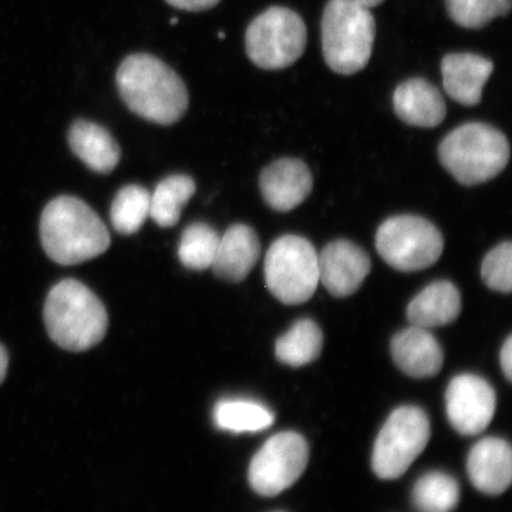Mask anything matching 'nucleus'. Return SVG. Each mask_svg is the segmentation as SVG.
<instances>
[{
	"mask_svg": "<svg viewBox=\"0 0 512 512\" xmlns=\"http://www.w3.org/2000/svg\"><path fill=\"white\" fill-rule=\"evenodd\" d=\"M116 83L128 109L163 126L183 119L190 103L183 79L146 53L126 57L117 70Z\"/></svg>",
	"mask_w": 512,
	"mask_h": 512,
	"instance_id": "f257e3e1",
	"label": "nucleus"
},
{
	"mask_svg": "<svg viewBox=\"0 0 512 512\" xmlns=\"http://www.w3.org/2000/svg\"><path fill=\"white\" fill-rule=\"evenodd\" d=\"M40 239L49 258L60 265L82 264L110 247L109 231L99 215L86 202L67 195L46 205Z\"/></svg>",
	"mask_w": 512,
	"mask_h": 512,
	"instance_id": "f03ea898",
	"label": "nucleus"
},
{
	"mask_svg": "<svg viewBox=\"0 0 512 512\" xmlns=\"http://www.w3.org/2000/svg\"><path fill=\"white\" fill-rule=\"evenodd\" d=\"M45 323L57 346L70 352H84L99 345L106 336L109 315L86 285L64 279L47 296Z\"/></svg>",
	"mask_w": 512,
	"mask_h": 512,
	"instance_id": "7ed1b4c3",
	"label": "nucleus"
},
{
	"mask_svg": "<svg viewBox=\"0 0 512 512\" xmlns=\"http://www.w3.org/2000/svg\"><path fill=\"white\" fill-rule=\"evenodd\" d=\"M376 20L357 0H329L322 16V49L335 73L355 74L372 57Z\"/></svg>",
	"mask_w": 512,
	"mask_h": 512,
	"instance_id": "20e7f679",
	"label": "nucleus"
},
{
	"mask_svg": "<svg viewBox=\"0 0 512 512\" xmlns=\"http://www.w3.org/2000/svg\"><path fill=\"white\" fill-rule=\"evenodd\" d=\"M439 158L458 183L471 187L503 173L510 161V143L497 128L467 123L441 141Z\"/></svg>",
	"mask_w": 512,
	"mask_h": 512,
	"instance_id": "39448f33",
	"label": "nucleus"
},
{
	"mask_svg": "<svg viewBox=\"0 0 512 512\" xmlns=\"http://www.w3.org/2000/svg\"><path fill=\"white\" fill-rule=\"evenodd\" d=\"M265 281L285 305L308 302L319 285L318 252L308 239L296 235L276 239L266 254Z\"/></svg>",
	"mask_w": 512,
	"mask_h": 512,
	"instance_id": "423d86ee",
	"label": "nucleus"
},
{
	"mask_svg": "<svg viewBox=\"0 0 512 512\" xmlns=\"http://www.w3.org/2000/svg\"><path fill=\"white\" fill-rule=\"evenodd\" d=\"M245 46L255 66L265 70L286 69L305 52V23L293 10L275 6L252 20Z\"/></svg>",
	"mask_w": 512,
	"mask_h": 512,
	"instance_id": "0eeeda50",
	"label": "nucleus"
},
{
	"mask_svg": "<svg viewBox=\"0 0 512 512\" xmlns=\"http://www.w3.org/2000/svg\"><path fill=\"white\" fill-rule=\"evenodd\" d=\"M444 239L430 221L416 215H399L384 221L376 234V249L397 271L429 268L443 254Z\"/></svg>",
	"mask_w": 512,
	"mask_h": 512,
	"instance_id": "6e6552de",
	"label": "nucleus"
},
{
	"mask_svg": "<svg viewBox=\"0 0 512 512\" xmlns=\"http://www.w3.org/2000/svg\"><path fill=\"white\" fill-rule=\"evenodd\" d=\"M430 440V421L424 410L403 406L384 423L373 448L372 466L376 476L394 480L406 473Z\"/></svg>",
	"mask_w": 512,
	"mask_h": 512,
	"instance_id": "1a4fd4ad",
	"label": "nucleus"
},
{
	"mask_svg": "<svg viewBox=\"0 0 512 512\" xmlns=\"http://www.w3.org/2000/svg\"><path fill=\"white\" fill-rule=\"evenodd\" d=\"M308 460V444L301 434L293 431L276 434L252 458L249 483L256 493L274 497L299 480Z\"/></svg>",
	"mask_w": 512,
	"mask_h": 512,
	"instance_id": "9d476101",
	"label": "nucleus"
},
{
	"mask_svg": "<svg viewBox=\"0 0 512 512\" xmlns=\"http://www.w3.org/2000/svg\"><path fill=\"white\" fill-rule=\"evenodd\" d=\"M497 397L483 377L460 375L448 384L447 417L451 426L463 436L483 433L493 420Z\"/></svg>",
	"mask_w": 512,
	"mask_h": 512,
	"instance_id": "9b49d317",
	"label": "nucleus"
},
{
	"mask_svg": "<svg viewBox=\"0 0 512 512\" xmlns=\"http://www.w3.org/2000/svg\"><path fill=\"white\" fill-rule=\"evenodd\" d=\"M319 282L336 298L353 295L369 275V255L353 242H330L318 254Z\"/></svg>",
	"mask_w": 512,
	"mask_h": 512,
	"instance_id": "f8f14e48",
	"label": "nucleus"
},
{
	"mask_svg": "<svg viewBox=\"0 0 512 512\" xmlns=\"http://www.w3.org/2000/svg\"><path fill=\"white\" fill-rule=\"evenodd\" d=\"M262 197L275 211L288 212L299 207L313 188L308 165L296 158H281L265 168L259 177Z\"/></svg>",
	"mask_w": 512,
	"mask_h": 512,
	"instance_id": "ddd939ff",
	"label": "nucleus"
},
{
	"mask_svg": "<svg viewBox=\"0 0 512 512\" xmlns=\"http://www.w3.org/2000/svg\"><path fill=\"white\" fill-rule=\"evenodd\" d=\"M467 471L477 490L490 495L503 494L512 480L510 444L497 437L478 441L468 456Z\"/></svg>",
	"mask_w": 512,
	"mask_h": 512,
	"instance_id": "4468645a",
	"label": "nucleus"
},
{
	"mask_svg": "<svg viewBox=\"0 0 512 512\" xmlns=\"http://www.w3.org/2000/svg\"><path fill=\"white\" fill-rule=\"evenodd\" d=\"M494 64L473 53H450L443 57L441 74L448 96L463 106H476L487 80L493 74Z\"/></svg>",
	"mask_w": 512,
	"mask_h": 512,
	"instance_id": "2eb2a0df",
	"label": "nucleus"
},
{
	"mask_svg": "<svg viewBox=\"0 0 512 512\" xmlns=\"http://www.w3.org/2000/svg\"><path fill=\"white\" fill-rule=\"evenodd\" d=\"M394 363L404 375L414 379H429L436 376L443 366V350L436 338L427 329H404L392 340Z\"/></svg>",
	"mask_w": 512,
	"mask_h": 512,
	"instance_id": "dca6fc26",
	"label": "nucleus"
},
{
	"mask_svg": "<svg viewBox=\"0 0 512 512\" xmlns=\"http://www.w3.org/2000/svg\"><path fill=\"white\" fill-rule=\"evenodd\" d=\"M259 256L261 242L254 229L244 224L232 225L220 237L211 268L222 281L241 282L254 269Z\"/></svg>",
	"mask_w": 512,
	"mask_h": 512,
	"instance_id": "f3484780",
	"label": "nucleus"
},
{
	"mask_svg": "<svg viewBox=\"0 0 512 512\" xmlns=\"http://www.w3.org/2000/svg\"><path fill=\"white\" fill-rule=\"evenodd\" d=\"M397 117L410 126L433 128L446 119V103L437 87L424 79L406 80L394 90Z\"/></svg>",
	"mask_w": 512,
	"mask_h": 512,
	"instance_id": "a211bd4d",
	"label": "nucleus"
},
{
	"mask_svg": "<svg viewBox=\"0 0 512 512\" xmlns=\"http://www.w3.org/2000/svg\"><path fill=\"white\" fill-rule=\"evenodd\" d=\"M69 144L73 153L96 173L109 174L119 164V144L106 128L92 121H74L69 131Z\"/></svg>",
	"mask_w": 512,
	"mask_h": 512,
	"instance_id": "6ab92c4d",
	"label": "nucleus"
},
{
	"mask_svg": "<svg viewBox=\"0 0 512 512\" xmlns=\"http://www.w3.org/2000/svg\"><path fill=\"white\" fill-rule=\"evenodd\" d=\"M460 312L461 296L456 286L448 281H437L409 303L407 318L417 328H439L454 322Z\"/></svg>",
	"mask_w": 512,
	"mask_h": 512,
	"instance_id": "aec40b11",
	"label": "nucleus"
},
{
	"mask_svg": "<svg viewBox=\"0 0 512 512\" xmlns=\"http://www.w3.org/2000/svg\"><path fill=\"white\" fill-rule=\"evenodd\" d=\"M195 181L190 175L175 174L164 178L150 194V217L163 228L180 221L181 211L195 194Z\"/></svg>",
	"mask_w": 512,
	"mask_h": 512,
	"instance_id": "412c9836",
	"label": "nucleus"
},
{
	"mask_svg": "<svg viewBox=\"0 0 512 512\" xmlns=\"http://www.w3.org/2000/svg\"><path fill=\"white\" fill-rule=\"evenodd\" d=\"M322 346V330L313 320L302 319L276 340L275 355L285 365L301 367L318 359Z\"/></svg>",
	"mask_w": 512,
	"mask_h": 512,
	"instance_id": "4be33fe9",
	"label": "nucleus"
},
{
	"mask_svg": "<svg viewBox=\"0 0 512 512\" xmlns=\"http://www.w3.org/2000/svg\"><path fill=\"white\" fill-rule=\"evenodd\" d=\"M275 416L264 404L251 400H222L215 406L214 421L218 429L232 433H256L269 429Z\"/></svg>",
	"mask_w": 512,
	"mask_h": 512,
	"instance_id": "5701e85b",
	"label": "nucleus"
},
{
	"mask_svg": "<svg viewBox=\"0 0 512 512\" xmlns=\"http://www.w3.org/2000/svg\"><path fill=\"white\" fill-rule=\"evenodd\" d=\"M150 217V192L141 185L121 188L111 205L110 218L114 229L123 235L136 234Z\"/></svg>",
	"mask_w": 512,
	"mask_h": 512,
	"instance_id": "b1692460",
	"label": "nucleus"
},
{
	"mask_svg": "<svg viewBox=\"0 0 512 512\" xmlns=\"http://www.w3.org/2000/svg\"><path fill=\"white\" fill-rule=\"evenodd\" d=\"M460 500V488L453 477L431 471L417 481L413 501L419 512H451Z\"/></svg>",
	"mask_w": 512,
	"mask_h": 512,
	"instance_id": "393cba45",
	"label": "nucleus"
},
{
	"mask_svg": "<svg viewBox=\"0 0 512 512\" xmlns=\"http://www.w3.org/2000/svg\"><path fill=\"white\" fill-rule=\"evenodd\" d=\"M220 235L204 222H195L185 229L181 237L178 256L185 268L204 271L211 268L217 255Z\"/></svg>",
	"mask_w": 512,
	"mask_h": 512,
	"instance_id": "a878e982",
	"label": "nucleus"
},
{
	"mask_svg": "<svg viewBox=\"0 0 512 512\" xmlns=\"http://www.w3.org/2000/svg\"><path fill=\"white\" fill-rule=\"evenodd\" d=\"M450 18L461 28L481 29L491 20L507 16L511 0H446Z\"/></svg>",
	"mask_w": 512,
	"mask_h": 512,
	"instance_id": "bb28decb",
	"label": "nucleus"
},
{
	"mask_svg": "<svg viewBox=\"0 0 512 512\" xmlns=\"http://www.w3.org/2000/svg\"><path fill=\"white\" fill-rule=\"evenodd\" d=\"M481 276L493 291L510 293L512 289V245L504 242L488 252L481 266Z\"/></svg>",
	"mask_w": 512,
	"mask_h": 512,
	"instance_id": "cd10ccee",
	"label": "nucleus"
},
{
	"mask_svg": "<svg viewBox=\"0 0 512 512\" xmlns=\"http://www.w3.org/2000/svg\"><path fill=\"white\" fill-rule=\"evenodd\" d=\"M221 0H167L168 5L177 9L190 10V12H200L214 8Z\"/></svg>",
	"mask_w": 512,
	"mask_h": 512,
	"instance_id": "c85d7f7f",
	"label": "nucleus"
},
{
	"mask_svg": "<svg viewBox=\"0 0 512 512\" xmlns=\"http://www.w3.org/2000/svg\"><path fill=\"white\" fill-rule=\"evenodd\" d=\"M500 363L501 369H503L505 377L507 380L512 379V338L508 336L507 340H505L503 348H501L500 352Z\"/></svg>",
	"mask_w": 512,
	"mask_h": 512,
	"instance_id": "c756f323",
	"label": "nucleus"
},
{
	"mask_svg": "<svg viewBox=\"0 0 512 512\" xmlns=\"http://www.w3.org/2000/svg\"><path fill=\"white\" fill-rule=\"evenodd\" d=\"M8 366H9V355L8 350L3 348L2 345H0V383L5 380L6 373H8Z\"/></svg>",
	"mask_w": 512,
	"mask_h": 512,
	"instance_id": "7c9ffc66",
	"label": "nucleus"
},
{
	"mask_svg": "<svg viewBox=\"0 0 512 512\" xmlns=\"http://www.w3.org/2000/svg\"><path fill=\"white\" fill-rule=\"evenodd\" d=\"M357 2L362 3L366 8H375V6H379L380 3H383V0H357Z\"/></svg>",
	"mask_w": 512,
	"mask_h": 512,
	"instance_id": "2f4dec72",
	"label": "nucleus"
}]
</instances>
